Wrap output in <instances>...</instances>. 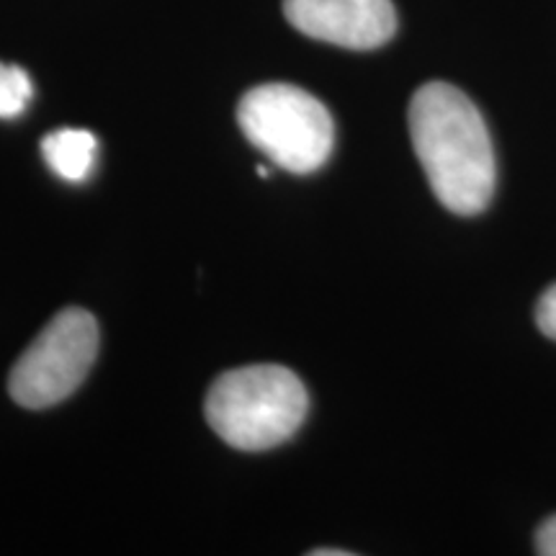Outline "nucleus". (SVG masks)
Returning a JSON list of instances; mask_svg holds the SVG:
<instances>
[{"label": "nucleus", "instance_id": "obj_2", "mask_svg": "<svg viewBox=\"0 0 556 556\" xmlns=\"http://www.w3.org/2000/svg\"><path fill=\"white\" fill-rule=\"evenodd\" d=\"M309 397L287 366L255 364L222 374L206 394V420L240 451H268L289 441L307 417Z\"/></svg>", "mask_w": 556, "mask_h": 556}, {"label": "nucleus", "instance_id": "obj_6", "mask_svg": "<svg viewBox=\"0 0 556 556\" xmlns=\"http://www.w3.org/2000/svg\"><path fill=\"white\" fill-rule=\"evenodd\" d=\"M99 139L88 129H58L41 139V155L54 176L67 184H83L96 165Z\"/></svg>", "mask_w": 556, "mask_h": 556}, {"label": "nucleus", "instance_id": "obj_1", "mask_svg": "<svg viewBox=\"0 0 556 556\" xmlns=\"http://www.w3.org/2000/svg\"><path fill=\"white\" fill-rule=\"evenodd\" d=\"M407 122L438 201L462 217L484 212L495 197V150L469 96L448 83H426L409 101Z\"/></svg>", "mask_w": 556, "mask_h": 556}, {"label": "nucleus", "instance_id": "obj_10", "mask_svg": "<svg viewBox=\"0 0 556 556\" xmlns=\"http://www.w3.org/2000/svg\"><path fill=\"white\" fill-rule=\"evenodd\" d=\"M351 552H343V548H315L312 556H348Z\"/></svg>", "mask_w": 556, "mask_h": 556}, {"label": "nucleus", "instance_id": "obj_5", "mask_svg": "<svg viewBox=\"0 0 556 556\" xmlns=\"http://www.w3.org/2000/svg\"><path fill=\"white\" fill-rule=\"evenodd\" d=\"M296 31L345 50H377L397 31L392 0H283Z\"/></svg>", "mask_w": 556, "mask_h": 556}, {"label": "nucleus", "instance_id": "obj_8", "mask_svg": "<svg viewBox=\"0 0 556 556\" xmlns=\"http://www.w3.org/2000/svg\"><path fill=\"white\" fill-rule=\"evenodd\" d=\"M536 323L546 338L556 340V283L544 291L536 304Z\"/></svg>", "mask_w": 556, "mask_h": 556}, {"label": "nucleus", "instance_id": "obj_4", "mask_svg": "<svg viewBox=\"0 0 556 556\" xmlns=\"http://www.w3.org/2000/svg\"><path fill=\"white\" fill-rule=\"evenodd\" d=\"M96 353V317L78 307L62 309L11 368L9 392L13 402L26 409H45L67 400L88 377Z\"/></svg>", "mask_w": 556, "mask_h": 556}, {"label": "nucleus", "instance_id": "obj_3", "mask_svg": "<svg viewBox=\"0 0 556 556\" xmlns=\"http://www.w3.org/2000/svg\"><path fill=\"white\" fill-rule=\"evenodd\" d=\"M238 124L270 163L296 176L323 168L336 144L330 111L289 83L248 90L238 106Z\"/></svg>", "mask_w": 556, "mask_h": 556}, {"label": "nucleus", "instance_id": "obj_7", "mask_svg": "<svg viewBox=\"0 0 556 556\" xmlns=\"http://www.w3.org/2000/svg\"><path fill=\"white\" fill-rule=\"evenodd\" d=\"M34 96L31 78L18 65L0 62V119H16Z\"/></svg>", "mask_w": 556, "mask_h": 556}, {"label": "nucleus", "instance_id": "obj_9", "mask_svg": "<svg viewBox=\"0 0 556 556\" xmlns=\"http://www.w3.org/2000/svg\"><path fill=\"white\" fill-rule=\"evenodd\" d=\"M536 548L544 556H556V516L541 523L536 533Z\"/></svg>", "mask_w": 556, "mask_h": 556}]
</instances>
